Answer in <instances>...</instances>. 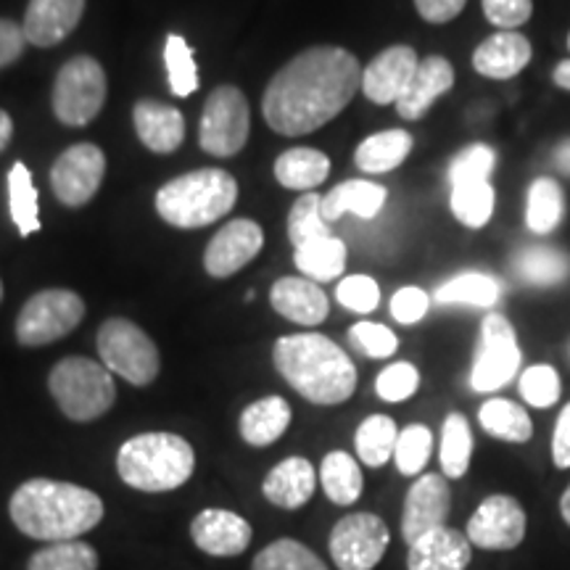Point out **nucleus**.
I'll list each match as a JSON object with an SVG mask.
<instances>
[{"label": "nucleus", "instance_id": "obj_1", "mask_svg": "<svg viewBox=\"0 0 570 570\" xmlns=\"http://www.w3.org/2000/svg\"><path fill=\"white\" fill-rule=\"evenodd\" d=\"M362 90L356 56L338 46H315L294 56L269 80L262 114L275 132L309 135L336 119Z\"/></svg>", "mask_w": 570, "mask_h": 570}, {"label": "nucleus", "instance_id": "obj_2", "mask_svg": "<svg viewBox=\"0 0 570 570\" xmlns=\"http://www.w3.org/2000/svg\"><path fill=\"white\" fill-rule=\"evenodd\" d=\"M9 515L24 537L56 544L96 529L104 520V499L77 483L30 479L11 494Z\"/></svg>", "mask_w": 570, "mask_h": 570}, {"label": "nucleus", "instance_id": "obj_3", "mask_svg": "<svg viewBox=\"0 0 570 570\" xmlns=\"http://www.w3.org/2000/svg\"><path fill=\"white\" fill-rule=\"evenodd\" d=\"M277 373L312 404L346 402L356 391V367L336 341L320 333H296L277 338L273 348Z\"/></svg>", "mask_w": 570, "mask_h": 570}, {"label": "nucleus", "instance_id": "obj_4", "mask_svg": "<svg viewBox=\"0 0 570 570\" xmlns=\"http://www.w3.org/2000/svg\"><path fill=\"white\" fill-rule=\"evenodd\" d=\"M196 470V452L177 433H140L117 452V473L130 489L159 494L180 489Z\"/></svg>", "mask_w": 570, "mask_h": 570}, {"label": "nucleus", "instance_id": "obj_5", "mask_svg": "<svg viewBox=\"0 0 570 570\" xmlns=\"http://www.w3.org/2000/svg\"><path fill=\"white\" fill-rule=\"evenodd\" d=\"M238 202V183L225 169H196V173L180 175L156 194V212L164 223L180 230H196L206 227L225 214Z\"/></svg>", "mask_w": 570, "mask_h": 570}, {"label": "nucleus", "instance_id": "obj_6", "mask_svg": "<svg viewBox=\"0 0 570 570\" xmlns=\"http://www.w3.org/2000/svg\"><path fill=\"white\" fill-rule=\"evenodd\" d=\"M48 389L63 415L75 423H90L106 415L117 402V386L109 367L88 356H67L48 375Z\"/></svg>", "mask_w": 570, "mask_h": 570}, {"label": "nucleus", "instance_id": "obj_7", "mask_svg": "<svg viewBox=\"0 0 570 570\" xmlns=\"http://www.w3.org/2000/svg\"><path fill=\"white\" fill-rule=\"evenodd\" d=\"M98 354L111 375L125 377L132 386H148L161 370L159 348L148 333L125 317L106 320L98 331Z\"/></svg>", "mask_w": 570, "mask_h": 570}, {"label": "nucleus", "instance_id": "obj_8", "mask_svg": "<svg viewBox=\"0 0 570 570\" xmlns=\"http://www.w3.org/2000/svg\"><path fill=\"white\" fill-rule=\"evenodd\" d=\"M248 130H252V111L246 96L235 85H219L206 98L202 122H198V142L209 156L230 159L244 151Z\"/></svg>", "mask_w": 570, "mask_h": 570}, {"label": "nucleus", "instance_id": "obj_9", "mask_svg": "<svg viewBox=\"0 0 570 570\" xmlns=\"http://www.w3.org/2000/svg\"><path fill=\"white\" fill-rule=\"evenodd\" d=\"M53 114L67 127H85L106 104V71L92 56H75L53 82Z\"/></svg>", "mask_w": 570, "mask_h": 570}, {"label": "nucleus", "instance_id": "obj_10", "mask_svg": "<svg viewBox=\"0 0 570 570\" xmlns=\"http://www.w3.org/2000/svg\"><path fill=\"white\" fill-rule=\"evenodd\" d=\"M85 317V302L75 291L46 288L21 306L17 341L21 346H48L69 336Z\"/></svg>", "mask_w": 570, "mask_h": 570}, {"label": "nucleus", "instance_id": "obj_11", "mask_svg": "<svg viewBox=\"0 0 570 570\" xmlns=\"http://www.w3.org/2000/svg\"><path fill=\"white\" fill-rule=\"evenodd\" d=\"M520 370L518 333L512 323L499 312H489L481 323L479 348H475L470 386L479 394L504 389Z\"/></svg>", "mask_w": 570, "mask_h": 570}, {"label": "nucleus", "instance_id": "obj_12", "mask_svg": "<svg viewBox=\"0 0 570 570\" xmlns=\"http://www.w3.org/2000/svg\"><path fill=\"white\" fill-rule=\"evenodd\" d=\"M389 525L373 512H352L331 531V558L338 570H373L389 550Z\"/></svg>", "mask_w": 570, "mask_h": 570}, {"label": "nucleus", "instance_id": "obj_13", "mask_svg": "<svg viewBox=\"0 0 570 570\" xmlns=\"http://www.w3.org/2000/svg\"><path fill=\"white\" fill-rule=\"evenodd\" d=\"M106 175V156L92 142L69 146L51 167V188L69 209H80L98 194Z\"/></svg>", "mask_w": 570, "mask_h": 570}, {"label": "nucleus", "instance_id": "obj_14", "mask_svg": "<svg viewBox=\"0 0 570 570\" xmlns=\"http://www.w3.org/2000/svg\"><path fill=\"white\" fill-rule=\"evenodd\" d=\"M465 537L470 544L481 547V550H515L525 539V510L520 508L515 497H487L473 512V518L468 520Z\"/></svg>", "mask_w": 570, "mask_h": 570}, {"label": "nucleus", "instance_id": "obj_15", "mask_svg": "<svg viewBox=\"0 0 570 570\" xmlns=\"http://www.w3.org/2000/svg\"><path fill=\"white\" fill-rule=\"evenodd\" d=\"M452 510V489L444 475L428 473L412 483L404 499L402 512V537L407 544L423 537L428 531H436L446 523Z\"/></svg>", "mask_w": 570, "mask_h": 570}, {"label": "nucleus", "instance_id": "obj_16", "mask_svg": "<svg viewBox=\"0 0 570 570\" xmlns=\"http://www.w3.org/2000/svg\"><path fill=\"white\" fill-rule=\"evenodd\" d=\"M265 246V233L254 219H233L209 240L204 267L212 277H230L244 269Z\"/></svg>", "mask_w": 570, "mask_h": 570}, {"label": "nucleus", "instance_id": "obj_17", "mask_svg": "<svg viewBox=\"0 0 570 570\" xmlns=\"http://www.w3.org/2000/svg\"><path fill=\"white\" fill-rule=\"evenodd\" d=\"M420 67L415 48L391 46L362 69V92L377 106L396 104Z\"/></svg>", "mask_w": 570, "mask_h": 570}, {"label": "nucleus", "instance_id": "obj_18", "mask_svg": "<svg viewBox=\"0 0 570 570\" xmlns=\"http://www.w3.org/2000/svg\"><path fill=\"white\" fill-rule=\"evenodd\" d=\"M190 539L212 558H235L252 544V525L238 512L206 508L190 523Z\"/></svg>", "mask_w": 570, "mask_h": 570}, {"label": "nucleus", "instance_id": "obj_19", "mask_svg": "<svg viewBox=\"0 0 570 570\" xmlns=\"http://www.w3.org/2000/svg\"><path fill=\"white\" fill-rule=\"evenodd\" d=\"M82 13L85 0H30L21 30L32 46L53 48L77 30Z\"/></svg>", "mask_w": 570, "mask_h": 570}, {"label": "nucleus", "instance_id": "obj_20", "mask_svg": "<svg viewBox=\"0 0 570 570\" xmlns=\"http://www.w3.org/2000/svg\"><path fill=\"white\" fill-rule=\"evenodd\" d=\"M533 59L531 40L520 32L499 30L473 51V69L487 80H512Z\"/></svg>", "mask_w": 570, "mask_h": 570}, {"label": "nucleus", "instance_id": "obj_21", "mask_svg": "<svg viewBox=\"0 0 570 570\" xmlns=\"http://www.w3.org/2000/svg\"><path fill=\"white\" fill-rule=\"evenodd\" d=\"M454 85V67L444 56H425L412 77L407 90L396 101V111L402 119L417 122L425 117V111L439 101L444 92L452 90Z\"/></svg>", "mask_w": 570, "mask_h": 570}, {"label": "nucleus", "instance_id": "obj_22", "mask_svg": "<svg viewBox=\"0 0 570 570\" xmlns=\"http://www.w3.org/2000/svg\"><path fill=\"white\" fill-rule=\"evenodd\" d=\"M473 558V544L462 531L441 525L410 544V570H465Z\"/></svg>", "mask_w": 570, "mask_h": 570}, {"label": "nucleus", "instance_id": "obj_23", "mask_svg": "<svg viewBox=\"0 0 570 570\" xmlns=\"http://www.w3.org/2000/svg\"><path fill=\"white\" fill-rule=\"evenodd\" d=\"M269 302L277 315L296 325H320L327 317L325 291L309 277H281L269 291Z\"/></svg>", "mask_w": 570, "mask_h": 570}, {"label": "nucleus", "instance_id": "obj_24", "mask_svg": "<svg viewBox=\"0 0 570 570\" xmlns=\"http://www.w3.org/2000/svg\"><path fill=\"white\" fill-rule=\"evenodd\" d=\"M132 125L142 146L154 154H173L185 140V117L175 106L138 101L132 106Z\"/></svg>", "mask_w": 570, "mask_h": 570}, {"label": "nucleus", "instance_id": "obj_25", "mask_svg": "<svg viewBox=\"0 0 570 570\" xmlns=\"http://www.w3.org/2000/svg\"><path fill=\"white\" fill-rule=\"evenodd\" d=\"M317 475L309 460L304 458H288L269 470L262 491L275 508L283 510H298L315 494Z\"/></svg>", "mask_w": 570, "mask_h": 570}, {"label": "nucleus", "instance_id": "obj_26", "mask_svg": "<svg viewBox=\"0 0 570 570\" xmlns=\"http://www.w3.org/2000/svg\"><path fill=\"white\" fill-rule=\"evenodd\" d=\"M389 190L383 185L370 180H346L336 185L331 194L323 196V217L325 223H336L346 212L356 214L362 219H373L381 214L386 204Z\"/></svg>", "mask_w": 570, "mask_h": 570}, {"label": "nucleus", "instance_id": "obj_27", "mask_svg": "<svg viewBox=\"0 0 570 570\" xmlns=\"http://www.w3.org/2000/svg\"><path fill=\"white\" fill-rule=\"evenodd\" d=\"M291 404L283 396H265L248 404L240 415V436L252 446H269L288 431Z\"/></svg>", "mask_w": 570, "mask_h": 570}, {"label": "nucleus", "instance_id": "obj_28", "mask_svg": "<svg viewBox=\"0 0 570 570\" xmlns=\"http://www.w3.org/2000/svg\"><path fill=\"white\" fill-rule=\"evenodd\" d=\"M412 135L407 130H383L370 135L356 146L354 161L362 173L367 175H386L402 167L404 159L412 154Z\"/></svg>", "mask_w": 570, "mask_h": 570}, {"label": "nucleus", "instance_id": "obj_29", "mask_svg": "<svg viewBox=\"0 0 570 570\" xmlns=\"http://www.w3.org/2000/svg\"><path fill=\"white\" fill-rule=\"evenodd\" d=\"M327 175H331V159L317 148H288L275 161L277 183L291 190L309 194L312 188L327 180Z\"/></svg>", "mask_w": 570, "mask_h": 570}, {"label": "nucleus", "instance_id": "obj_30", "mask_svg": "<svg viewBox=\"0 0 570 570\" xmlns=\"http://www.w3.org/2000/svg\"><path fill=\"white\" fill-rule=\"evenodd\" d=\"M566 217V194L552 177H537L525 198V225L533 235H550Z\"/></svg>", "mask_w": 570, "mask_h": 570}, {"label": "nucleus", "instance_id": "obj_31", "mask_svg": "<svg viewBox=\"0 0 570 570\" xmlns=\"http://www.w3.org/2000/svg\"><path fill=\"white\" fill-rule=\"evenodd\" d=\"M479 423L489 436L510 444H525L533 436V423L520 404L510 399H489L479 410Z\"/></svg>", "mask_w": 570, "mask_h": 570}, {"label": "nucleus", "instance_id": "obj_32", "mask_svg": "<svg viewBox=\"0 0 570 570\" xmlns=\"http://www.w3.org/2000/svg\"><path fill=\"white\" fill-rule=\"evenodd\" d=\"M515 269L531 285H560L570 277V256L554 246H525L515 254Z\"/></svg>", "mask_w": 570, "mask_h": 570}, {"label": "nucleus", "instance_id": "obj_33", "mask_svg": "<svg viewBox=\"0 0 570 570\" xmlns=\"http://www.w3.org/2000/svg\"><path fill=\"white\" fill-rule=\"evenodd\" d=\"M320 483H323L325 497L336 504H354L365 487L360 462L346 452L325 454L323 468H320Z\"/></svg>", "mask_w": 570, "mask_h": 570}, {"label": "nucleus", "instance_id": "obj_34", "mask_svg": "<svg viewBox=\"0 0 570 570\" xmlns=\"http://www.w3.org/2000/svg\"><path fill=\"white\" fill-rule=\"evenodd\" d=\"M296 267L302 269L304 277L315 283H331L344 273L346 267V246L344 240L331 235V238L315 240V244L296 248L294 254Z\"/></svg>", "mask_w": 570, "mask_h": 570}, {"label": "nucleus", "instance_id": "obj_35", "mask_svg": "<svg viewBox=\"0 0 570 570\" xmlns=\"http://www.w3.org/2000/svg\"><path fill=\"white\" fill-rule=\"evenodd\" d=\"M399 428L389 415H370L365 423L356 428L354 446L356 458L370 468H383L396 452Z\"/></svg>", "mask_w": 570, "mask_h": 570}, {"label": "nucleus", "instance_id": "obj_36", "mask_svg": "<svg viewBox=\"0 0 570 570\" xmlns=\"http://www.w3.org/2000/svg\"><path fill=\"white\" fill-rule=\"evenodd\" d=\"M470 458H473V431H470L465 415L452 412L441 428L439 449L441 470H444L446 479H462L470 468Z\"/></svg>", "mask_w": 570, "mask_h": 570}, {"label": "nucleus", "instance_id": "obj_37", "mask_svg": "<svg viewBox=\"0 0 570 570\" xmlns=\"http://www.w3.org/2000/svg\"><path fill=\"white\" fill-rule=\"evenodd\" d=\"M439 304H465L491 309L499 302V283L489 273H460L436 291Z\"/></svg>", "mask_w": 570, "mask_h": 570}, {"label": "nucleus", "instance_id": "obj_38", "mask_svg": "<svg viewBox=\"0 0 570 570\" xmlns=\"http://www.w3.org/2000/svg\"><path fill=\"white\" fill-rule=\"evenodd\" d=\"M9 206H11V219L17 225L21 238L40 230V217H38V188H35L30 169L27 164L17 161L9 173Z\"/></svg>", "mask_w": 570, "mask_h": 570}, {"label": "nucleus", "instance_id": "obj_39", "mask_svg": "<svg viewBox=\"0 0 570 570\" xmlns=\"http://www.w3.org/2000/svg\"><path fill=\"white\" fill-rule=\"evenodd\" d=\"M494 204H497V194L489 180L454 185L452 198H449L452 214L462 225L470 227V230H481V227L489 223L491 214H494Z\"/></svg>", "mask_w": 570, "mask_h": 570}, {"label": "nucleus", "instance_id": "obj_40", "mask_svg": "<svg viewBox=\"0 0 570 570\" xmlns=\"http://www.w3.org/2000/svg\"><path fill=\"white\" fill-rule=\"evenodd\" d=\"M98 552L88 541H56L42 547L27 562V570H98Z\"/></svg>", "mask_w": 570, "mask_h": 570}, {"label": "nucleus", "instance_id": "obj_41", "mask_svg": "<svg viewBox=\"0 0 570 570\" xmlns=\"http://www.w3.org/2000/svg\"><path fill=\"white\" fill-rule=\"evenodd\" d=\"M331 227L323 217V196L309 190L294 204L288 214V238L296 248L315 244V240L331 238Z\"/></svg>", "mask_w": 570, "mask_h": 570}, {"label": "nucleus", "instance_id": "obj_42", "mask_svg": "<svg viewBox=\"0 0 570 570\" xmlns=\"http://www.w3.org/2000/svg\"><path fill=\"white\" fill-rule=\"evenodd\" d=\"M252 570H327V566L302 541L277 539L256 554Z\"/></svg>", "mask_w": 570, "mask_h": 570}, {"label": "nucleus", "instance_id": "obj_43", "mask_svg": "<svg viewBox=\"0 0 570 570\" xmlns=\"http://www.w3.org/2000/svg\"><path fill=\"white\" fill-rule=\"evenodd\" d=\"M164 63H167V77H169V90L177 98H188L190 92L198 88V67L194 48L188 46V40L183 35H169L167 46H164Z\"/></svg>", "mask_w": 570, "mask_h": 570}, {"label": "nucleus", "instance_id": "obj_44", "mask_svg": "<svg viewBox=\"0 0 570 570\" xmlns=\"http://www.w3.org/2000/svg\"><path fill=\"white\" fill-rule=\"evenodd\" d=\"M433 452V433L425 425H407L396 439V468L402 475H420Z\"/></svg>", "mask_w": 570, "mask_h": 570}, {"label": "nucleus", "instance_id": "obj_45", "mask_svg": "<svg viewBox=\"0 0 570 570\" xmlns=\"http://www.w3.org/2000/svg\"><path fill=\"white\" fill-rule=\"evenodd\" d=\"M497 154L494 148L487 146V142H473L465 151L454 156L452 164H449V183L462 185V183H483L489 180V175L494 173Z\"/></svg>", "mask_w": 570, "mask_h": 570}, {"label": "nucleus", "instance_id": "obj_46", "mask_svg": "<svg viewBox=\"0 0 570 570\" xmlns=\"http://www.w3.org/2000/svg\"><path fill=\"white\" fill-rule=\"evenodd\" d=\"M518 389L520 396H523L531 407L547 410L552 407V404H558L562 383L558 370L552 365H533L525 370V373H520Z\"/></svg>", "mask_w": 570, "mask_h": 570}, {"label": "nucleus", "instance_id": "obj_47", "mask_svg": "<svg viewBox=\"0 0 570 570\" xmlns=\"http://www.w3.org/2000/svg\"><path fill=\"white\" fill-rule=\"evenodd\" d=\"M417 386L420 373L415 365H410V362H394V365L383 370L375 381V391L383 402H404V399L415 394Z\"/></svg>", "mask_w": 570, "mask_h": 570}, {"label": "nucleus", "instance_id": "obj_48", "mask_svg": "<svg viewBox=\"0 0 570 570\" xmlns=\"http://www.w3.org/2000/svg\"><path fill=\"white\" fill-rule=\"evenodd\" d=\"M348 341H352L354 348H360L365 356H373V360H386L399 348L396 333L381 323H356L348 331Z\"/></svg>", "mask_w": 570, "mask_h": 570}, {"label": "nucleus", "instance_id": "obj_49", "mask_svg": "<svg viewBox=\"0 0 570 570\" xmlns=\"http://www.w3.org/2000/svg\"><path fill=\"white\" fill-rule=\"evenodd\" d=\"M336 298L346 309L367 315V312H373L381 304V288H377V283L370 275H348L338 283Z\"/></svg>", "mask_w": 570, "mask_h": 570}, {"label": "nucleus", "instance_id": "obj_50", "mask_svg": "<svg viewBox=\"0 0 570 570\" xmlns=\"http://www.w3.org/2000/svg\"><path fill=\"white\" fill-rule=\"evenodd\" d=\"M481 9L497 30L518 32V27L529 24L533 0H481Z\"/></svg>", "mask_w": 570, "mask_h": 570}, {"label": "nucleus", "instance_id": "obj_51", "mask_svg": "<svg viewBox=\"0 0 570 570\" xmlns=\"http://www.w3.org/2000/svg\"><path fill=\"white\" fill-rule=\"evenodd\" d=\"M428 306H431V296L425 294L417 285H404L399 288L394 298H391V315L396 323L402 325H415L428 315Z\"/></svg>", "mask_w": 570, "mask_h": 570}, {"label": "nucleus", "instance_id": "obj_52", "mask_svg": "<svg viewBox=\"0 0 570 570\" xmlns=\"http://www.w3.org/2000/svg\"><path fill=\"white\" fill-rule=\"evenodd\" d=\"M24 48L27 38L21 24L11 19H0V69L17 63L21 59V53H24Z\"/></svg>", "mask_w": 570, "mask_h": 570}, {"label": "nucleus", "instance_id": "obj_53", "mask_svg": "<svg viewBox=\"0 0 570 570\" xmlns=\"http://www.w3.org/2000/svg\"><path fill=\"white\" fill-rule=\"evenodd\" d=\"M468 0H415V9L428 24H446L458 19Z\"/></svg>", "mask_w": 570, "mask_h": 570}, {"label": "nucleus", "instance_id": "obj_54", "mask_svg": "<svg viewBox=\"0 0 570 570\" xmlns=\"http://www.w3.org/2000/svg\"><path fill=\"white\" fill-rule=\"evenodd\" d=\"M552 462H554V468H560V470L570 468V402L562 407L558 423H554Z\"/></svg>", "mask_w": 570, "mask_h": 570}, {"label": "nucleus", "instance_id": "obj_55", "mask_svg": "<svg viewBox=\"0 0 570 570\" xmlns=\"http://www.w3.org/2000/svg\"><path fill=\"white\" fill-rule=\"evenodd\" d=\"M550 159H552V167L558 169L562 177H570V135L552 148Z\"/></svg>", "mask_w": 570, "mask_h": 570}, {"label": "nucleus", "instance_id": "obj_56", "mask_svg": "<svg viewBox=\"0 0 570 570\" xmlns=\"http://www.w3.org/2000/svg\"><path fill=\"white\" fill-rule=\"evenodd\" d=\"M552 82L558 85L560 90L570 92V59H562L552 71Z\"/></svg>", "mask_w": 570, "mask_h": 570}, {"label": "nucleus", "instance_id": "obj_57", "mask_svg": "<svg viewBox=\"0 0 570 570\" xmlns=\"http://www.w3.org/2000/svg\"><path fill=\"white\" fill-rule=\"evenodd\" d=\"M11 138H13V119L3 109H0V154L9 148Z\"/></svg>", "mask_w": 570, "mask_h": 570}, {"label": "nucleus", "instance_id": "obj_58", "mask_svg": "<svg viewBox=\"0 0 570 570\" xmlns=\"http://www.w3.org/2000/svg\"><path fill=\"white\" fill-rule=\"evenodd\" d=\"M560 515L570 525V487L566 489V494H562V499H560Z\"/></svg>", "mask_w": 570, "mask_h": 570}, {"label": "nucleus", "instance_id": "obj_59", "mask_svg": "<svg viewBox=\"0 0 570 570\" xmlns=\"http://www.w3.org/2000/svg\"><path fill=\"white\" fill-rule=\"evenodd\" d=\"M0 302H3V281H0Z\"/></svg>", "mask_w": 570, "mask_h": 570}, {"label": "nucleus", "instance_id": "obj_60", "mask_svg": "<svg viewBox=\"0 0 570 570\" xmlns=\"http://www.w3.org/2000/svg\"><path fill=\"white\" fill-rule=\"evenodd\" d=\"M568 51H570V32H568Z\"/></svg>", "mask_w": 570, "mask_h": 570}]
</instances>
